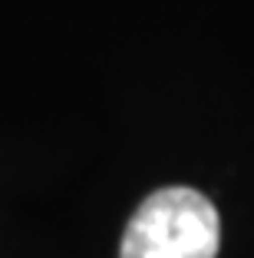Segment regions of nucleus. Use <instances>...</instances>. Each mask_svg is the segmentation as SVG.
Here are the masks:
<instances>
[{
  "mask_svg": "<svg viewBox=\"0 0 254 258\" xmlns=\"http://www.w3.org/2000/svg\"><path fill=\"white\" fill-rule=\"evenodd\" d=\"M221 219L205 192L165 185L145 199L122 232L119 258H218Z\"/></svg>",
  "mask_w": 254,
  "mask_h": 258,
  "instance_id": "nucleus-1",
  "label": "nucleus"
}]
</instances>
